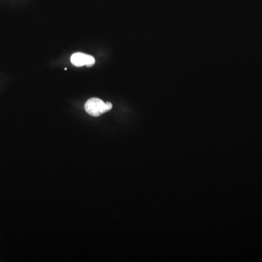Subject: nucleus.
<instances>
[{
  "label": "nucleus",
  "mask_w": 262,
  "mask_h": 262,
  "mask_svg": "<svg viewBox=\"0 0 262 262\" xmlns=\"http://www.w3.org/2000/svg\"><path fill=\"white\" fill-rule=\"evenodd\" d=\"M71 62L74 66L81 67V66H92L94 65L96 60L94 57L90 55L82 53H74L71 57Z\"/></svg>",
  "instance_id": "2"
},
{
  "label": "nucleus",
  "mask_w": 262,
  "mask_h": 262,
  "mask_svg": "<svg viewBox=\"0 0 262 262\" xmlns=\"http://www.w3.org/2000/svg\"><path fill=\"white\" fill-rule=\"evenodd\" d=\"M112 108V104L109 102H103L97 98H93L87 101L85 109L88 115L93 117H99L106 112H109Z\"/></svg>",
  "instance_id": "1"
}]
</instances>
